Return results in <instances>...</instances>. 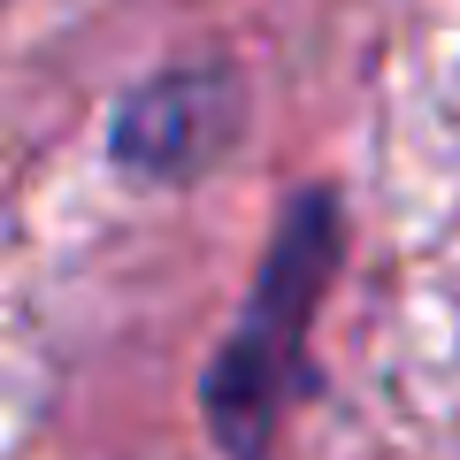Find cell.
<instances>
[{"label": "cell", "instance_id": "1", "mask_svg": "<svg viewBox=\"0 0 460 460\" xmlns=\"http://www.w3.org/2000/svg\"><path fill=\"white\" fill-rule=\"evenodd\" d=\"M330 269H338V208H330V192H299L292 215L277 223V246H269L246 314L208 368V429L223 453L238 460L269 453L284 407L307 384V323L330 292Z\"/></svg>", "mask_w": 460, "mask_h": 460}, {"label": "cell", "instance_id": "2", "mask_svg": "<svg viewBox=\"0 0 460 460\" xmlns=\"http://www.w3.org/2000/svg\"><path fill=\"white\" fill-rule=\"evenodd\" d=\"M238 123H246V100L230 69H162L115 115V169L138 184H192L230 154Z\"/></svg>", "mask_w": 460, "mask_h": 460}]
</instances>
